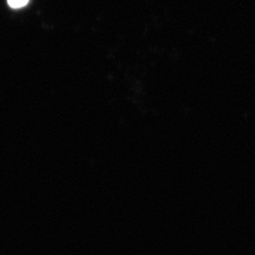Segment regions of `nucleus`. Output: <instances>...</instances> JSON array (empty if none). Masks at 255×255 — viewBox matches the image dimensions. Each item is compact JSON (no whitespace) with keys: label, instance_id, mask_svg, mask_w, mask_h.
Instances as JSON below:
<instances>
[{"label":"nucleus","instance_id":"obj_1","mask_svg":"<svg viewBox=\"0 0 255 255\" xmlns=\"http://www.w3.org/2000/svg\"><path fill=\"white\" fill-rule=\"evenodd\" d=\"M29 0H7V3L14 9H19V7L25 6Z\"/></svg>","mask_w":255,"mask_h":255}]
</instances>
